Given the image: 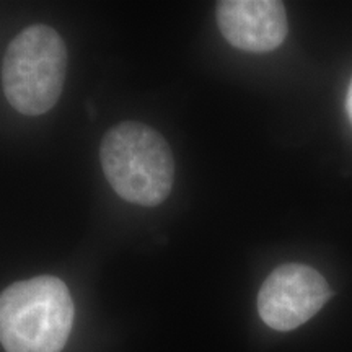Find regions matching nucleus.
I'll return each mask as SVG.
<instances>
[{"label":"nucleus","instance_id":"f257e3e1","mask_svg":"<svg viewBox=\"0 0 352 352\" xmlns=\"http://www.w3.org/2000/svg\"><path fill=\"white\" fill-rule=\"evenodd\" d=\"M101 168L108 183L132 204L152 208L170 196L175 158L164 135L142 122L126 121L104 134Z\"/></svg>","mask_w":352,"mask_h":352},{"label":"nucleus","instance_id":"f03ea898","mask_svg":"<svg viewBox=\"0 0 352 352\" xmlns=\"http://www.w3.org/2000/svg\"><path fill=\"white\" fill-rule=\"evenodd\" d=\"M74 315L72 297L60 279L20 280L0 294V344L7 352H60Z\"/></svg>","mask_w":352,"mask_h":352},{"label":"nucleus","instance_id":"7ed1b4c3","mask_svg":"<svg viewBox=\"0 0 352 352\" xmlns=\"http://www.w3.org/2000/svg\"><path fill=\"white\" fill-rule=\"evenodd\" d=\"M67 50L54 28L33 25L8 44L2 65L3 94L16 111L39 116L63 94Z\"/></svg>","mask_w":352,"mask_h":352},{"label":"nucleus","instance_id":"20e7f679","mask_svg":"<svg viewBox=\"0 0 352 352\" xmlns=\"http://www.w3.org/2000/svg\"><path fill=\"white\" fill-rule=\"evenodd\" d=\"M331 297L324 277L305 264H284L264 280L258 296L259 316L276 331L302 327Z\"/></svg>","mask_w":352,"mask_h":352},{"label":"nucleus","instance_id":"39448f33","mask_svg":"<svg viewBox=\"0 0 352 352\" xmlns=\"http://www.w3.org/2000/svg\"><path fill=\"white\" fill-rule=\"evenodd\" d=\"M217 25L233 47L270 52L287 36V15L276 0H223L217 3Z\"/></svg>","mask_w":352,"mask_h":352},{"label":"nucleus","instance_id":"423d86ee","mask_svg":"<svg viewBox=\"0 0 352 352\" xmlns=\"http://www.w3.org/2000/svg\"><path fill=\"white\" fill-rule=\"evenodd\" d=\"M346 108H347V114H349V118H351V121H352V82H351V85H349V91H347Z\"/></svg>","mask_w":352,"mask_h":352}]
</instances>
